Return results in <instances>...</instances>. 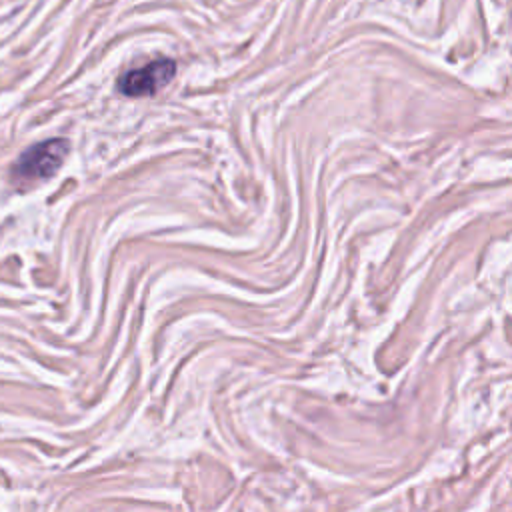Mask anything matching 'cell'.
<instances>
[{
    "instance_id": "obj_1",
    "label": "cell",
    "mask_w": 512,
    "mask_h": 512,
    "mask_svg": "<svg viewBox=\"0 0 512 512\" xmlns=\"http://www.w3.org/2000/svg\"><path fill=\"white\" fill-rule=\"evenodd\" d=\"M68 154V142L62 138L44 140L28 148L16 162L12 174L20 182H36L50 178L64 162Z\"/></svg>"
},
{
    "instance_id": "obj_2",
    "label": "cell",
    "mask_w": 512,
    "mask_h": 512,
    "mask_svg": "<svg viewBox=\"0 0 512 512\" xmlns=\"http://www.w3.org/2000/svg\"><path fill=\"white\" fill-rule=\"evenodd\" d=\"M176 74V62L170 58L154 60L142 68L124 72L118 78V90L126 96H150L164 88Z\"/></svg>"
}]
</instances>
